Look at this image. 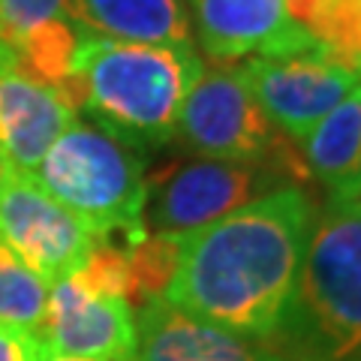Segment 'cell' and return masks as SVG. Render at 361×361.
Listing matches in <instances>:
<instances>
[{
  "label": "cell",
  "instance_id": "cell-6",
  "mask_svg": "<svg viewBox=\"0 0 361 361\" xmlns=\"http://www.w3.org/2000/svg\"><path fill=\"white\" fill-rule=\"evenodd\" d=\"M280 187H298V180L280 166L196 154L172 157L145 175L142 223L148 235L184 238Z\"/></svg>",
  "mask_w": 361,
  "mask_h": 361
},
{
  "label": "cell",
  "instance_id": "cell-12",
  "mask_svg": "<svg viewBox=\"0 0 361 361\" xmlns=\"http://www.w3.org/2000/svg\"><path fill=\"white\" fill-rule=\"evenodd\" d=\"M135 361H283L268 343L211 325L166 298L135 307Z\"/></svg>",
  "mask_w": 361,
  "mask_h": 361
},
{
  "label": "cell",
  "instance_id": "cell-13",
  "mask_svg": "<svg viewBox=\"0 0 361 361\" xmlns=\"http://www.w3.org/2000/svg\"><path fill=\"white\" fill-rule=\"evenodd\" d=\"M63 16L94 37L115 42L193 45L187 0H66Z\"/></svg>",
  "mask_w": 361,
  "mask_h": 361
},
{
  "label": "cell",
  "instance_id": "cell-4",
  "mask_svg": "<svg viewBox=\"0 0 361 361\" xmlns=\"http://www.w3.org/2000/svg\"><path fill=\"white\" fill-rule=\"evenodd\" d=\"M33 180L75 214L99 241L139 244L148 238L145 154L90 121H73L33 169Z\"/></svg>",
  "mask_w": 361,
  "mask_h": 361
},
{
  "label": "cell",
  "instance_id": "cell-20",
  "mask_svg": "<svg viewBox=\"0 0 361 361\" xmlns=\"http://www.w3.org/2000/svg\"><path fill=\"white\" fill-rule=\"evenodd\" d=\"M37 361H90V358H73V355H61V353H51V349L39 346V358Z\"/></svg>",
  "mask_w": 361,
  "mask_h": 361
},
{
  "label": "cell",
  "instance_id": "cell-10",
  "mask_svg": "<svg viewBox=\"0 0 361 361\" xmlns=\"http://www.w3.org/2000/svg\"><path fill=\"white\" fill-rule=\"evenodd\" d=\"M39 343L51 353L90 361H135V310L123 298L87 289L73 274L49 286Z\"/></svg>",
  "mask_w": 361,
  "mask_h": 361
},
{
  "label": "cell",
  "instance_id": "cell-21",
  "mask_svg": "<svg viewBox=\"0 0 361 361\" xmlns=\"http://www.w3.org/2000/svg\"><path fill=\"white\" fill-rule=\"evenodd\" d=\"M353 70H355V73H358V75H361V54H358V58H355V61H353Z\"/></svg>",
  "mask_w": 361,
  "mask_h": 361
},
{
  "label": "cell",
  "instance_id": "cell-14",
  "mask_svg": "<svg viewBox=\"0 0 361 361\" xmlns=\"http://www.w3.org/2000/svg\"><path fill=\"white\" fill-rule=\"evenodd\" d=\"M304 172L329 199H353L361 184V85L295 142Z\"/></svg>",
  "mask_w": 361,
  "mask_h": 361
},
{
  "label": "cell",
  "instance_id": "cell-11",
  "mask_svg": "<svg viewBox=\"0 0 361 361\" xmlns=\"http://www.w3.org/2000/svg\"><path fill=\"white\" fill-rule=\"evenodd\" d=\"M73 121L70 99L27 75L16 51L0 42V163L33 172Z\"/></svg>",
  "mask_w": 361,
  "mask_h": 361
},
{
  "label": "cell",
  "instance_id": "cell-22",
  "mask_svg": "<svg viewBox=\"0 0 361 361\" xmlns=\"http://www.w3.org/2000/svg\"><path fill=\"white\" fill-rule=\"evenodd\" d=\"M355 196H361V184H358V193H355Z\"/></svg>",
  "mask_w": 361,
  "mask_h": 361
},
{
  "label": "cell",
  "instance_id": "cell-7",
  "mask_svg": "<svg viewBox=\"0 0 361 361\" xmlns=\"http://www.w3.org/2000/svg\"><path fill=\"white\" fill-rule=\"evenodd\" d=\"M0 241L49 286L73 274L99 244L97 235L45 193L30 172L13 166L0 172Z\"/></svg>",
  "mask_w": 361,
  "mask_h": 361
},
{
  "label": "cell",
  "instance_id": "cell-2",
  "mask_svg": "<svg viewBox=\"0 0 361 361\" xmlns=\"http://www.w3.org/2000/svg\"><path fill=\"white\" fill-rule=\"evenodd\" d=\"M202 70L196 45L115 42L85 30L66 99L135 151H163L175 145L180 106Z\"/></svg>",
  "mask_w": 361,
  "mask_h": 361
},
{
  "label": "cell",
  "instance_id": "cell-9",
  "mask_svg": "<svg viewBox=\"0 0 361 361\" xmlns=\"http://www.w3.org/2000/svg\"><path fill=\"white\" fill-rule=\"evenodd\" d=\"M187 13L193 39L211 63L325 49L289 16L286 0H187Z\"/></svg>",
  "mask_w": 361,
  "mask_h": 361
},
{
  "label": "cell",
  "instance_id": "cell-19",
  "mask_svg": "<svg viewBox=\"0 0 361 361\" xmlns=\"http://www.w3.org/2000/svg\"><path fill=\"white\" fill-rule=\"evenodd\" d=\"M39 341L30 334H18L9 329H0V361H37Z\"/></svg>",
  "mask_w": 361,
  "mask_h": 361
},
{
  "label": "cell",
  "instance_id": "cell-15",
  "mask_svg": "<svg viewBox=\"0 0 361 361\" xmlns=\"http://www.w3.org/2000/svg\"><path fill=\"white\" fill-rule=\"evenodd\" d=\"M82 39H85V30L66 16H58V18H49L33 30H27L25 37L16 45H9V49L16 51V58L25 66L27 75H33L37 82L49 85L54 90H61L66 97L73 63H75Z\"/></svg>",
  "mask_w": 361,
  "mask_h": 361
},
{
  "label": "cell",
  "instance_id": "cell-16",
  "mask_svg": "<svg viewBox=\"0 0 361 361\" xmlns=\"http://www.w3.org/2000/svg\"><path fill=\"white\" fill-rule=\"evenodd\" d=\"M45 307H49V283L0 241V329L39 341Z\"/></svg>",
  "mask_w": 361,
  "mask_h": 361
},
{
  "label": "cell",
  "instance_id": "cell-23",
  "mask_svg": "<svg viewBox=\"0 0 361 361\" xmlns=\"http://www.w3.org/2000/svg\"><path fill=\"white\" fill-rule=\"evenodd\" d=\"M0 172H4V163H0Z\"/></svg>",
  "mask_w": 361,
  "mask_h": 361
},
{
  "label": "cell",
  "instance_id": "cell-5",
  "mask_svg": "<svg viewBox=\"0 0 361 361\" xmlns=\"http://www.w3.org/2000/svg\"><path fill=\"white\" fill-rule=\"evenodd\" d=\"M175 145L196 157L280 166L298 184L307 180L298 148L271 127L241 63H205L180 106Z\"/></svg>",
  "mask_w": 361,
  "mask_h": 361
},
{
  "label": "cell",
  "instance_id": "cell-8",
  "mask_svg": "<svg viewBox=\"0 0 361 361\" xmlns=\"http://www.w3.org/2000/svg\"><path fill=\"white\" fill-rule=\"evenodd\" d=\"M241 66L259 109L292 145L361 85V75L329 49L250 58Z\"/></svg>",
  "mask_w": 361,
  "mask_h": 361
},
{
  "label": "cell",
  "instance_id": "cell-3",
  "mask_svg": "<svg viewBox=\"0 0 361 361\" xmlns=\"http://www.w3.org/2000/svg\"><path fill=\"white\" fill-rule=\"evenodd\" d=\"M268 346L283 361H361V196L316 208L295 292Z\"/></svg>",
  "mask_w": 361,
  "mask_h": 361
},
{
  "label": "cell",
  "instance_id": "cell-1",
  "mask_svg": "<svg viewBox=\"0 0 361 361\" xmlns=\"http://www.w3.org/2000/svg\"><path fill=\"white\" fill-rule=\"evenodd\" d=\"M313 217L307 190L280 187L184 235L163 298L232 334L268 343L295 292Z\"/></svg>",
  "mask_w": 361,
  "mask_h": 361
},
{
  "label": "cell",
  "instance_id": "cell-18",
  "mask_svg": "<svg viewBox=\"0 0 361 361\" xmlns=\"http://www.w3.org/2000/svg\"><path fill=\"white\" fill-rule=\"evenodd\" d=\"M66 0H0V42L16 45L27 30L63 16Z\"/></svg>",
  "mask_w": 361,
  "mask_h": 361
},
{
  "label": "cell",
  "instance_id": "cell-17",
  "mask_svg": "<svg viewBox=\"0 0 361 361\" xmlns=\"http://www.w3.org/2000/svg\"><path fill=\"white\" fill-rule=\"evenodd\" d=\"M289 16L353 66L361 54V0H286Z\"/></svg>",
  "mask_w": 361,
  "mask_h": 361
}]
</instances>
